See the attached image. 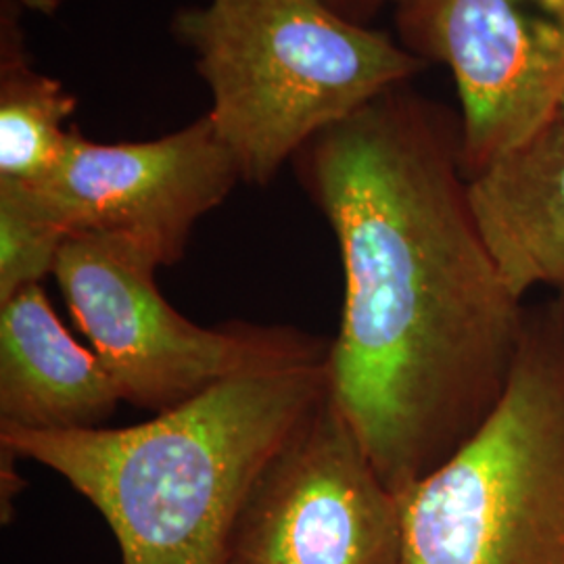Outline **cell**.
<instances>
[{"mask_svg":"<svg viewBox=\"0 0 564 564\" xmlns=\"http://www.w3.org/2000/svg\"><path fill=\"white\" fill-rule=\"evenodd\" d=\"M120 402L101 358L65 328L42 284L0 302V429H99Z\"/></svg>","mask_w":564,"mask_h":564,"instance_id":"obj_9","label":"cell"},{"mask_svg":"<svg viewBox=\"0 0 564 564\" xmlns=\"http://www.w3.org/2000/svg\"><path fill=\"white\" fill-rule=\"evenodd\" d=\"M556 300H558V302L563 303L564 305V293H558V297H556Z\"/></svg>","mask_w":564,"mask_h":564,"instance_id":"obj_16","label":"cell"},{"mask_svg":"<svg viewBox=\"0 0 564 564\" xmlns=\"http://www.w3.org/2000/svg\"><path fill=\"white\" fill-rule=\"evenodd\" d=\"M293 163L345 274L328 395L400 496L494 412L527 307L475 223L456 121L408 84L321 132Z\"/></svg>","mask_w":564,"mask_h":564,"instance_id":"obj_1","label":"cell"},{"mask_svg":"<svg viewBox=\"0 0 564 564\" xmlns=\"http://www.w3.org/2000/svg\"><path fill=\"white\" fill-rule=\"evenodd\" d=\"M485 247L508 291L564 293V126L561 118L468 178Z\"/></svg>","mask_w":564,"mask_h":564,"instance_id":"obj_10","label":"cell"},{"mask_svg":"<svg viewBox=\"0 0 564 564\" xmlns=\"http://www.w3.org/2000/svg\"><path fill=\"white\" fill-rule=\"evenodd\" d=\"M172 32L195 57L242 182L265 186L321 132L423 72L387 32L324 0H209Z\"/></svg>","mask_w":564,"mask_h":564,"instance_id":"obj_3","label":"cell"},{"mask_svg":"<svg viewBox=\"0 0 564 564\" xmlns=\"http://www.w3.org/2000/svg\"><path fill=\"white\" fill-rule=\"evenodd\" d=\"M67 239L32 186L0 181V302L53 274Z\"/></svg>","mask_w":564,"mask_h":564,"instance_id":"obj_12","label":"cell"},{"mask_svg":"<svg viewBox=\"0 0 564 564\" xmlns=\"http://www.w3.org/2000/svg\"><path fill=\"white\" fill-rule=\"evenodd\" d=\"M15 13L2 11L0 34V181L34 184L57 167L78 99L36 72Z\"/></svg>","mask_w":564,"mask_h":564,"instance_id":"obj_11","label":"cell"},{"mask_svg":"<svg viewBox=\"0 0 564 564\" xmlns=\"http://www.w3.org/2000/svg\"><path fill=\"white\" fill-rule=\"evenodd\" d=\"M328 389L326 364L242 377L121 429H0L2 452L57 473L111 527L123 564H230L265 466Z\"/></svg>","mask_w":564,"mask_h":564,"instance_id":"obj_2","label":"cell"},{"mask_svg":"<svg viewBox=\"0 0 564 564\" xmlns=\"http://www.w3.org/2000/svg\"><path fill=\"white\" fill-rule=\"evenodd\" d=\"M335 11H339L347 20L358 21L368 25L375 15L381 11L387 0H324Z\"/></svg>","mask_w":564,"mask_h":564,"instance_id":"obj_13","label":"cell"},{"mask_svg":"<svg viewBox=\"0 0 564 564\" xmlns=\"http://www.w3.org/2000/svg\"><path fill=\"white\" fill-rule=\"evenodd\" d=\"M402 564H564V305L527 310L505 395L400 496Z\"/></svg>","mask_w":564,"mask_h":564,"instance_id":"obj_4","label":"cell"},{"mask_svg":"<svg viewBox=\"0 0 564 564\" xmlns=\"http://www.w3.org/2000/svg\"><path fill=\"white\" fill-rule=\"evenodd\" d=\"M160 268V256L139 239L78 232L63 242L53 272L121 402L162 414L226 381L328 360L330 343L291 326L188 321L163 297Z\"/></svg>","mask_w":564,"mask_h":564,"instance_id":"obj_5","label":"cell"},{"mask_svg":"<svg viewBox=\"0 0 564 564\" xmlns=\"http://www.w3.org/2000/svg\"><path fill=\"white\" fill-rule=\"evenodd\" d=\"M558 118H561V121H563V126H564V95H563V101H561V113H558Z\"/></svg>","mask_w":564,"mask_h":564,"instance_id":"obj_15","label":"cell"},{"mask_svg":"<svg viewBox=\"0 0 564 564\" xmlns=\"http://www.w3.org/2000/svg\"><path fill=\"white\" fill-rule=\"evenodd\" d=\"M241 170L212 118L142 142L90 141L72 126L57 167L28 184L67 235L111 232L178 262L203 216L226 202Z\"/></svg>","mask_w":564,"mask_h":564,"instance_id":"obj_8","label":"cell"},{"mask_svg":"<svg viewBox=\"0 0 564 564\" xmlns=\"http://www.w3.org/2000/svg\"><path fill=\"white\" fill-rule=\"evenodd\" d=\"M395 23L410 53L454 74L466 181L558 120L564 0H429Z\"/></svg>","mask_w":564,"mask_h":564,"instance_id":"obj_7","label":"cell"},{"mask_svg":"<svg viewBox=\"0 0 564 564\" xmlns=\"http://www.w3.org/2000/svg\"><path fill=\"white\" fill-rule=\"evenodd\" d=\"M230 564H402L400 498L328 389L253 487Z\"/></svg>","mask_w":564,"mask_h":564,"instance_id":"obj_6","label":"cell"},{"mask_svg":"<svg viewBox=\"0 0 564 564\" xmlns=\"http://www.w3.org/2000/svg\"><path fill=\"white\" fill-rule=\"evenodd\" d=\"M395 7V20H402L412 15L414 11H419L429 0H391Z\"/></svg>","mask_w":564,"mask_h":564,"instance_id":"obj_14","label":"cell"}]
</instances>
